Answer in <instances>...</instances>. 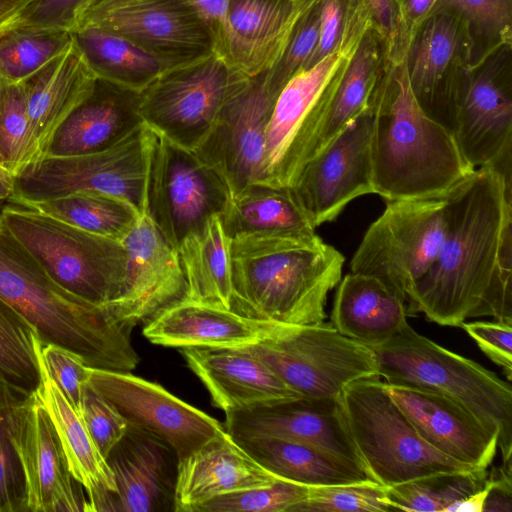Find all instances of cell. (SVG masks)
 <instances>
[{
	"instance_id": "obj_1",
	"label": "cell",
	"mask_w": 512,
	"mask_h": 512,
	"mask_svg": "<svg viewBox=\"0 0 512 512\" xmlns=\"http://www.w3.org/2000/svg\"><path fill=\"white\" fill-rule=\"evenodd\" d=\"M406 302L443 326L512 324V164L476 168L448 193L443 246Z\"/></svg>"
},
{
	"instance_id": "obj_2",
	"label": "cell",
	"mask_w": 512,
	"mask_h": 512,
	"mask_svg": "<svg viewBox=\"0 0 512 512\" xmlns=\"http://www.w3.org/2000/svg\"><path fill=\"white\" fill-rule=\"evenodd\" d=\"M370 105L373 186L386 201L447 194L475 170L419 106L403 60L389 62Z\"/></svg>"
},
{
	"instance_id": "obj_3",
	"label": "cell",
	"mask_w": 512,
	"mask_h": 512,
	"mask_svg": "<svg viewBox=\"0 0 512 512\" xmlns=\"http://www.w3.org/2000/svg\"><path fill=\"white\" fill-rule=\"evenodd\" d=\"M0 298L22 314L44 342L81 355L92 368L131 372L140 357L135 327L107 306L88 302L58 285L0 219Z\"/></svg>"
},
{
	"instance_id": "obj_4",
	"label": "cell",
	"mask_w": 512,
	"mask_h": 512,
	"mask_svg": "<svg viewBox=\"0 0 512 512\" xmlns=\"http://www.w3.org/2000/svg\"><path fill=\"white\" fill-rule=\"evenodd\" d=\"M344 262L321 238L231 239V310L280 324L322 323L327 295L342 279Z\"/></svg>"
},
{
	"instance_id": "obj_5",
	"label": "cell",
	"mask_w": 512,
	"mask_h": 512,
	"mask_svg": "<svg viewBox=\"0 0 512 512\" xmlns=\"http://www.w3.org/2000/svg\"><path fill=\"white\" fill-rule=\"evenodd\" d=\"M371 348L384 382L432 391L460 404L498 433L503 462L512 460L509 382L419 334L409 323Z\"/></svg>"
},
{
	"instance_id": "obj_6",
	"label": "cell",
	"mask_w": 512,
	"mask_h": 512,
	"mask_svg": "<svg viewBox=\"0 0 512 512\" xmlns=\"http://www.w3.org/2000/svg\"><path fill=\"white\" fill-rule=\"evenodd\" d=\"M339 401L364 469L382 486L475 469L429 445L390 397L379 376L350 383Z\"/></svg>"
},
{
	"instance_id": "obj_7",
	"label": "cell",
	"mask_w": 512,
	"mask_h": 512,
	"mask_svg": "<svg viewBox=\"0 0 512 512\" xmlns=\"http://www.w3.org/2000/svg\"><path fill=\"white\" fill-rule=\"evenodd\" d=\"M0 219L62 288L102 306L119 296L127 263L123 242L13 203Z\"/></svg>"
},
{
	"instance_id": "obj_8",
	"label": "cell",
	"mask_w": 512,
	"mask_h": 512,
	"mask_svg": "<svg viewBox=\"0 0 512 512\" xmlns=\"http://www.w3.org/2000/svg\"><path fill=\"white\" fill-rule=\"evenodd\" d=\"M448 193L387 201L356 249L351 272L377 278L406 302L443 246Z\"/></svg>"
},
{
	"instance_id": "obj_9",
	"label": "cell",
	"mask_w": 512,
	"mask_h": 512,
	"mask_svg": "<svg viewBox=\"0 0 512 512\" xmlns=\"http://www.w3.org/2000/svg\"><path fill=\"white\" fill-rule=\"evenodd\" d=\"M153 133L143 124L102 151L75 156L45 155L16 175L14 193L8 203L23 205L94 191L121 198L144 215Z\"/></svg>"
},
{
	"instance_id": "obj_10",
	"label": "cell",
	"mask_w": 512,
	"mask_h": 512,
	"mask_svg": "<svg viewBox=\"0 0 512 512\" xmlns=\"http://www.w3.org/2000/svg\"><path fill=\"white\" fill-rule=\"evenodd\" d=\"M303 397L339 398L350 383L378 375L373 349L332 325H284L272 338L242 348Z\"/></svg>"
},
{
	"instance_id": "obj_11",
	"label": "cell",
	"mask_w": 512,
	"mask_h": 512,
	"mask_svg": "<svg viewBox=\"0 0 512 512\" xmlns=\"http://www.w3.org/2000/svg\"><path fill=\"white\" fill-rule=\"evenodd\" d=\"M249 81L216 52L174 67L140 93L143 122L193 151L210 132L222 107Z\"/></svg>"
},
{
	"instance_id": "obj_12",
	"label": "cell",
	"mask_w": 512,
	"mask_h": 512,
	"mask_svg": "<svg viewBox=\"0 0 512 512\" xmlns=\"http://www.w3.org/2000/svg\"><path fill=\"white\" fill-rule=\"evenodd\" d=\"M231 197L223 177L194 151L153 133L145 214L174 249L220 216Z\"/></svg>"
},
{
	"instance_id": "obj_13",
	"label": "cell",
	"mask_w": 512,
	"mask_h": 512,
	"mask_svg": "<svg viewBox=\"0 0 512 512\" xmlns=\"http://www.w3.org/2000/svg\"><path fill=\"white\" fill-rule=\"evenodd\" d=\"M349 58L333 53L294 75L280 91L264 147V183L291 187L314 155Z\"/></svg>"
},
{
	"instance_id": "obj_14",
	"label": "cell",
	"mask_w": 512,
	"mask_h": 512,
	"mask_svg": "<svg viewBox=\"0 0 512 512\" xmlns=\"http://www.w3.org/2000/svg\"><path fill=\"white\" fill-rule=\"evenodd\" d=\"M3 426L21 468L25 512H86L81 485L35 390L3 412Z\"/></svg>"
},
{
	"instance_id": "obj_15",
	"label": "cell",
	"mask_w": 512,
	"mask_h": 512,
	"mask_svg": "<svg viewBox=\"0 0 512 512\" xmlns=\"http://www.w3.org/2000/svg\"><path fill=\"white\" fill-rule=\"evenodd\" d=\"M453 136L474 169L512 156V44L468 68Z\"/></svg>"
},
{
	"instance_id": "obj_16",
	"label": "cell",
	"mask_w": 512,
	"mask_h": 512,
	"mask_svg": "<svg viewBox=\"0 0 512 512\" xmlns=\"http://www.w3.org/2000/svg\"><path fill=\"white\" fill-rule=\"evenodd\" d=\"M403 61L419 106L453 134L470 67V44L462 21L449 10L436 8L409 39Z\"/></svg>"
},
{
	"instance_id": "obj_17",
	"label": "cell",
	"mask_w": 512,
	"mask_h": 512,
	"mask_svg": "<svg viewBox=\"0 0 512 512\" xmlns=\"http://www.w3.org/2000/svg\"><path fill=\"white\" fill-rule=\"evenodd\" d=\"M369 104L304 165L290 187L315 228L331 222L355 198L375 194Z\"/></svg>"
},
{
	"instance_id": "obj_18",
	"label": "cell",
	"mask_w": 512,
	"mask_h": 512,
	"mask_svg": "<svg viewBox=\"0 0 512 512\" xmlns=\"http://www.w3.org/2000/svg\"><path fill=\"white\" fill-rule=\"evenodd\" d=\"M81 27L112 32L180 64L217 50V36L211 22L185 0H142L110 10L88 11L78 17L74 30Z\"/></svg>"
},
{
	"instance_id": "obj_19",
	"label": "cell",
	"mask_w": 512,
	"mask_h": 512,
	"mask_svg": "<svg viewBox=\"0 0 512 512\" xmlns=\"http://www.w3.org/2000/svg\"><path fill=\"white\" fill-rule=\"evenodd\" d=\"M266 74L250 78L227 101L206 138L193 150L223 177L232 196L252 183H264L266 133L279 95L267 84Z\"/></svg>"
},
{
	"instance_id": "obj_20",
	"label": "cell",
	"mask_w": 512,
	"mask_h": 512,
	"mask_svg": "<svg viewBox=\"0 0 512 512\" xmlns=\"http://www.w3.org/2000/svg\"><path fill=\"white\" fill-rule=\"evenodd\" d=\"M88 385L108 399L128 424L166 442L178 460L224 429L217 419L131 372L89 367Z\"/></svg>"
},
{
	"instance_id": "obj_21",
	"label": "cell",
	"mask_w": 512,
	"mask_h": 512,
	"mask_svg": "<svg viewBox=\"0 0 512 512\" xmlns=\"http://www.w3.org/2000/svg\"><path fill=\"white\" fill-rule=\"evenodd\" d=\"M127 252L123 286L107 304L114 316L136 326L186 298V280L179 255L151 219L142 215L122 241Z\"/></svg>"
},
{
	"instance_id": "obj_22",
	"label": "cell",
	"mask_w": 512,
	"mask_h": 512,
	"mask_svg": "<svg viewBox=\"0 0 512 512\" xmlns=\"http://www.w3.org/2000/svg\"><path fill=\"white\" fill-rule=\"evenodd\" d=\"M225 415L224 428L237 441L276 438L298 442L327 450L363 467L339 398L300 397Z\"/></svg>"
},
{
	"instance_id": "obj_23",
	"label": "cell",
	"mask_w": 512,
	"mask_h": 512,
	"mask_svg": "<svg viewBox=\"0 0 512 512\" xmlns=\"http://www.w3.org/2000/svg\"><path fill=\"white\" fill-rule=\"evenodd\" d=\"M312 0H227L216 53L249 78L281 58Z\"/></svg>"
},
{
	"instance_id": "obj_24",
	"label": "cell",
	"mask_w": 512,
	"mask_h": 512,
	"mask_svg": "<svg viewBox=\"0 0 512 512\" xmlns=\"http://www.w3.org/2000/svg\"><path fill=\"white\" fill-rule=\"evenodd\" d=\"M385 388L429 445L462 464L488 469L498 449L495 430L438 393L386 382Z\"/></svg>"
},
{
	"instance_id": "obj_25",
	"label": "cell",
	"mask_w": 512,
	"mask_h": 512,
	"mask_svg": "<svg viewBox=\"0 0 512 512\" xmlns=\"http://www.w3.org/2000/svg\"><path fill=\"white\" fill-rule=\"evenodd\" d=\"M282 479L254 459L224 428L178 460L173 510L195 512L213 498L266 487Z\"/></svg>"
},
{
	"instance_id": "obj_26",
	"label": "cell",
	"mask_w": 512,
	"mask_h": 512,
	"mask_svg": "<svg viewBox=\"0 0 512 512\" xmlns=\"http://www.w3.org/2000/svg\"><path fill=\"white\" fill-rule=\"evenodd\" d=\"M188 367L224 413L303 397L264 362L242 348H181Z\"/></svg>"
},
{
	"instance_id": "obj_27",
	"label": "cell",
	"mask_w": 512,
	"mask_h": 512,
	"mask_svg": "<svg viewBox=\"0 0 512 512\" xmlns=\"http://www.w3.org/2000/svg\"><path fill=\"white\" fill-rule=\"evenodd\" d=\"M284 325L184 298L147 321L143 335L164 347L239 349L272 338Z\"/></svg>"
},
{
	"instance_id": "obj_28",
	"label": "cell",
	"mask_w": 512,
	"mask_h": 512,
	"mask_svg": "<svg viewBox=\"0 0 512 512\" xmlns=\"http://www.w3.org/2000/svg\"><path fill=\"white\" fill-rule=\"evenodd\" d=\"M106 460L116 484L111 511L151 512L173 506L178 458L162 439L129 424Z\"/></svg>"
},
{
	"instance_id": "obj_29",
	"label": "cell",
	"mask_w": 512,
	"mask_h": 512,
	"mask_svg": "<svg viewBox=\"0 0 512 512\" xmlns=\"http://www.w3.org/2000/svg\"><path fill=\"white\" fill-rule=\"evenodd\" d=\"M96 81L73 37L61 55L24 82L32 163L46 155L56 131L90 96Z\"/></svg>"
},
{
	"instance_id": "obj_30",
	"label": "cell",
	"mask_w": 512,
	"mask_h": 512,
	"mask_svg": "<svg viewBox=\"0 0 512 512\" xmlns=\"http://www.w3.org/2000/svg\"><path fill=\"white\" fill-rule=\"evenodd\" d=\"M43 340L36 337L35 349L40 379L35 392L58 436L68 469L87 494V511H111L116 484L107 460L92 439L83 417L49 375L41 355Z\"/></svg>"
},
{
	"instance_id": "obj_31",
	"label": "cell",
	"mask_w": 512,
	"mask_h": 512,
	"mask_svg": "<svg viewBox=\"0 0 512 512\" xmlns=\"http://www.w3.org/2000/svg\"><path fill=\"white\" fill-rule=\"evenodd\" d=\"M143 124L140 93L97 78L90 96L56 131L46 155L75 156L102 151Z\"/></svg>"
},
{
	"instance_id": "obj_32",
	"label": "cell",
	"mask_w": 512,
	"mask_h": 512,
	"mask_svg": "<svg viewBox=\"0 0 512 512\" xmlns=\"http://www.w3.org/2000/svg\"><path fill=\"white\" fill-rule=\"evenodd\" d=\"M219 217L230 240L263 237L314 242L320 238L290 187L252 183L231 197Z\"/></svg>"
},
{
	"instance_id": "obj_33",
	"label": "cell",
	"mask_w": 512,
	"mask_h": 512,
	"mask_svg": "<svg viewBox=\"0 0 512 512\" xmlns=\"http://www.w3.org/2000/svg\"><path fill=\"white\" fill-rule=\"evenodd\" d=\"M405 301L375 277L350 272L338 283L331 325L344 336L373 347L407 324Z\"/></svg>"
},
{
	"instance_id": "obj_34",
	"label": "cell",
	"mask_w": 512,
	"mask_h": 512,
	"mask_svg": "<svg viewBox=\"0 0 512 512\" xmlns=\"http://www.w3.org/2000/svg\"><path fill=\"white\" fill-rule=\"evenodd\" d=\"M237 442L272 473L307 486L372 480L361 465L311 445L276 438Z\"/></svg>"
},
{
	"instance_id": "obj_35",
	"label": "cell",
	"mask_w": 512,
	"mask_h": 512,
	"mask_svg": "<svg viewBox=\"0 0 512 512\" xmlns=\"http://www.w3.org/2000/svg\"><path fill=\"white\" fill-rule=\"evenodd\" d=\"M177 252L186 280V299L231 310L230 239L219 215L184 238Z\"/></svg>"
},
{
	"instance_id": "obj_36",
	"label": "cell",
	"mask_w": 512,
	"mask_h": 512,
	"mask_svg": "<svg viewBox=\"0 0 512 512\" xmlns=\"http://www.w3.org/2000/svg\"><path fill=\"white\" fill-rule=\"evenodd\" d=\"M72 33L98 79L139 93L166 71L184 65L152 54L126 38L100 28L81 27Z\"/></svg>"
},
{
	"instance_id": "obj_37",
	"label": "cell",
	"mask_w": 512,
	"mask_h": 512,
	"mask_svg": "<svg viewBox=\"0 0 512 512\" xmlns=\"http://www.w3.org/2000/svg\"><path fill=\"white\" fill-rule=\"evenodd\" d=\"M389 62L385 40L374 28L369 29L340 77L315 153L368 108Z\"/></svg>"
},
{
	"instance_id": "obj_38",
	"label": "cell",
	"mask_w": 512,
	"mask_h": 512,
	"mask_svg": "<svg viewBox=\"0 0 512 512\" xmlns=\"http://www.w3.org/2000/svg\"><path fill=\"white\" fill-rule=\"evenodd\" d=\"M81 230L123 241L141 214L129 202L108 194L79 191L23 205Z\"/></svg>"
},
{
	"instance_id": "obj_39",
	"label": "cell",
	"mask_w": 512,
	"mask_h": 512,
	"mask_svg": "<svg viewBox=\"0 0 512 512\" xmlns=\"http://www.w3.org/2000/svg\"><path fill=\"white\" fill-rule=\"evenodd\" d=\"M487 470L435 473L385 487L384 501L391 510L446 512L454 502L482 489Z\"/></svg>"
},
{
	"instance_id": "obj_40",
	"label": "cell",
	"mask_w": 512,
	"mask_h": 512,
	"mask_svg": "<svg viewBox=\"0 0 512 512\" xmlns=\"http://www.w3.org/2000/svg\"><path fill=\"white\" fill-rule=\"evenodd\" d=\"M73 33L65 30L15 27L0 35V78L23 83L70 45Z\"/></svg>"
},
{
	"instance_id": "obj_41",
	"label": "cell",
	"mask_w": 512,
	"mask_h": 512,
	"mask_svg": "<svg viewBox=\"0 0 512 512\" xmlns=\"http://www.w3.org/2000/svg\"><path fill=\"white\" fill-rule=\"evenodd\" d=\"M436 8L451 11L464 24L470 67L500 46L512 44V0H438Z\"/></svg>"
},
{
	"instance_id": "obj_42",
	"label": "cell",
	"mask_w": 512,
	"mask_h": 512,
	"mask_svg": "<svg viewBox=\"0 0 512 512\" xmlns=\"http://www.w3.org/2000/svg\"><path fill=\"white\" fill-rule=\"evenodd\" d=\"M371 28L363 0H321L318 42L304 69L336 52L350 58Z\"/></svg>"
},
{
	"instance_id": "obj_43",
	"label": "cell",
	"mask_w": 512,
	"mask_h": 512,
	"mask_svg": "<svg viewBox=\"0 0 512 512\" xmlns=\"http://www.w3.org/2000/svg\"><path fill=\"white\" fill-rule=\"evenodd\" d=\"M37 329L0 298V373L13 385L31 392L40 374L35 349Z\"/></svg>"
},
{
	"instance_id": "obj_44",
	"label": "cell",
	"mask_w": 512,
	"mask_h": 512,
	"mask_svg": "<svg viewBox=\"0 0 512 512\" xmlns=\"http://www.w3.org/2000/svg\"><path fill=\"white\" fill-rule=\"evenodd\" d=\"M32 163V142L23 83L0 78V164L16 175Z\"/></svg>"
},
{
	"instance_id": "obj_45",
	"label": "cell",
	"mask_w": 512,
	"mask_h": 512,
	"mask_svg": "<svg viewBox=\"0 0 512 512\" xmlns=\"http://www.w3.org/2000/svg\"><path fill=\"white\" fill-rule=\"evenodd\" d=\"M307 485L282 479L272 485L213 498L195 512H291L305 501Z\"/></svg>"
},
{
	"instance_id": "obj_46",
	"label": "cell",
	"mask_w": 512,
	"mask_h": 512,
	"mask_svg": "<svg viewBox=\"0 0 512 512\" xmlns=\"http://www.w3.org/2000/svg\"><path fill=\"white\" fill-rule=\"evenodd\" d=\"M385 487L373 480L328 486H310L305 501L291 512L390 511L384 501Z\"/></svg>"
},
{
	"instance_id": "obj_47",
	"label": "cell",
	"mask_w": 512,
	"mask_h": 512,
	"mask_svg": "<svg viewBox=\"0 0 512 512\" xmlns=\"http://www.w3.org/2000/svg\"><path fill=\"white\" fill-rule=\"evenodd\" d=\"M321 0H312L297 21L277 64L266 74L269 87L280 93L285 84L303 70L318 42Z\"/></svg>"
},
{
	"instance_id": "obj_48",
	"label": "cell",
	"mask_w": 512,
	"mask_h": 512,
	"mask_svg": "<svg viewBox=\"0 0 512 512\" xmlns=\"http://www.w3.org/2000/svg\"><path fill=\"white\" fill-rule=\"evenodd\" d=\"M41 355L45 367L75 411L81 415L83 396L89 381V366L76 352L44 342Z\"/></svg>"
},
{
	"instance_id": "obj_49",
	"label": "cell",
	"mask_w": 512,
	"mask_h": 512,
	"mask_svg": "<svg viewBox=\"0 0 512 512\" xmlns=\"http://www.w3.org/2000/svg\"><path fill=\"white\" fill-rule=\"evenodd\" d=\"M81 416L105 459L128 430V421L103 395L87 385Z\"/></svg>"
},
{
	"instance_id": "obj_50",
	"label": "cell",
	"mask_w": 512,
	"mask_h": 512,
	"mask_svg": "<svg viewBox=\"0 0 512 512\" xmlns=\"http://www.w3.org/2000/svg\"><path fill=\"white\" fill-rule=\"evenodd\" d=\"M85 1L33 0L23 10L12 28L36 27L72 32Z\"/></svg>"
},
{
	"instance_id": "obj_51",
	"label": "cell",
	"mask_w": 512,
	"mask_h": 512,
	"mask_svg": "<svg viewBox=\"0 0 512 512\" xmlns=\"http://www.w3.org/2000/svg\"><path fill=\"white\" fill-rule=\"evenodd\" d=\"M491 361L512 376V324L501 321H473L460 325Z\"/></svg>"
},
{
	"instance_id": "obj_52",
	"label": "cell",
	"mask_w": 512,
	"mask_h": 512,
	"mask_svg": "<svg viewBox=\"0 0 512 512\" xmlns=\"http://www.w3.org/2000/svg\"><path fill=\"white\" fill-rule=\"evenodd\" d=\"M0 512H25L24 481L0 413Z\"/></svg>"
},
{
	"instance_id": "obj_53",
	"label": "cell",
	"mask_w": 512,
	"mask_h": 512,
	"mask_svg": "<svg viewBox=\"0 0 512 512\" xmlns=\"http://www.w3.org/2000/svg\"><path fill=\"white\" fill-rule=\"evenodd\" d=\"M372 19L373 28L385 40L391 62L403 60L408 39L395 0H363Z\"/></svg>"
},
{
	"instance_id": "obj_54",
	"label": "cell",
	"mask_w": 512,
	"mask_h": 512,
	"mask_svg": "<svg viewBox=\"0 0 512 512\" xmlns=\"http://www.w3.org/2000/svg\"><path fill=\"white\" fill-rule=\"evenodd\" d=\"M489 491L483 512L512 511V461L502 462L494 467L487 476Z\"/></svg>"
},
{
	"instance_id": "obj_55",
	"label": "cell",
	"mask_w": 512,
	"mask_h": 512,
	"mask_svg": "<svg viewBox=\"0 0 512 512\" xmlns=\"http://www.w3.org/2000/svg\"><path fill=\"white\" fill-rule=\"evenodd\" d=\"M142 0H97L87 7L81 14L88 11H105L123 7ZM199 9L211 22L216 36L217 46L222 29L227 0H185ZM80 14V15H81ZM79 15V16H80ZM77 22V21H76Z\"/></svg>"
},
{
	"instance_id": "obj_56",
	"label": "cell",
	"mask_w": 512,
	"mask_h": 512,
	"mask_svg": "<svg viewBox=\"0 0 512 512\" xmlns=\"http://www.w3.org/2000/svg\"><path fill=\"white\" fill-rule=\"evenodd\" d=\"M395 1L409 42L417 27L434 11L438 0Z\"/></svg>"
},
{
	"instance_id": "obj_57",
	"label": "cell",
	"mask_w": 512,
	"mask_h": 512,
	"mask_svg": "<svg viewBox=\"0 0 512 512\" xmlns=\"http://www.w3.org/2000/svg\"><path fill=\"white\" fill-rule=\"evenodd\" d=\"M33 0H0V35L10 30Z\"/></svg>"
},
{
	"instance_id": "obj_58",
	"label": "cell",
	"mask_w": 512,
	"mask_h": 512,
	"mask_svg": "<svg viewBox=\"0 0 512 512\" xmlns=\"http://www.w3.org/2000/svg\"><path fill=\"white\" fill-rule=\"evenodd\" d=\"M489 491V484L486 481L485 486L451 504L446 512H483L484 503Z\"/></svg>"
},
{
	"instance_id": "obj_59",
	"label": "cell",
	"mask_w": 512,
	"mask_h": 512,
	"mask_svg": "<svg viewBox=\"0 0 512 512\" xmlns=\"http://www.w3.org/2000/svg\"><path fill=\"white\" fill-rule=\"evenodd\" d=\"M29 393L13 385L0 373V413L17 404Z\"/></svg>"
},
{
	"instance_id": "obj_60",
	"label": "cell",
	"mask_w": 512,
	"mask_h": 512,
	"mask_svg": "<svg viewBox=\"0 0 512 512\" xmlns=\"http://www.w3.org/2000/svg\"><path fill=\"white\" fill-rule=\"evenodd\" d=\"M16 174L0 164V205L9 201L14 193Z\"/></svg>"
},
{
	"instance_id": "obj_61",
	"label": "cell",
	"mask_w": 512,
	"mask_h": 512,
	"mask_svg": "<svg viewBox=\"0 0 512 512\" xmlns=\"http://www.w3.org/2000/svg\"><path fill=\"white\" fill-rule=\"evenodd\" d=\"M97 0H86L85 3H84V6L80 12V14L87 8L89 7L91 4H93L94 2H96ZM79 14V15H80ZM79 17V16H78ZM78 19V18H77Z\"/></svg>"
}]
</instances>
